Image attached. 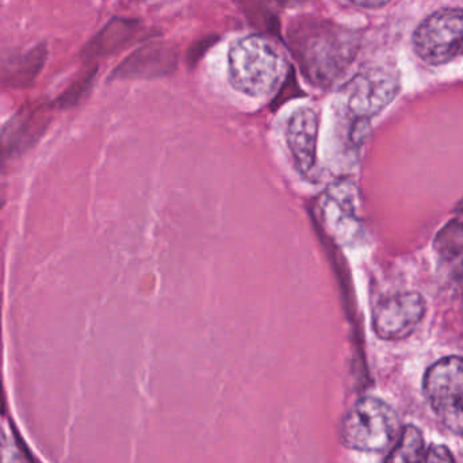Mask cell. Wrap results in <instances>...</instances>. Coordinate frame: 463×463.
Masks as SVG:
<instances>
[{
    "mask_svg": "<svg viewBox=\"0 0 463 463\" xmlns=\"http://www.w3.org/2000/svg\"><path fill=\"white\" fill-rule=\"evenodd\" d=\"M288 40L305 78L320 89H328L347 71L358 46L353 32L318 19L294 22Z\"/></svg>",
    "mask_w": 463,
    "mask_h": 463,
    "instance_id": "obj_1",
    "label": "cell"
},
{
    "mask_svg": "<svg viewBox=\"0 0 463 463\" xmlns=\"http://www.w3.org/2000/svg\"><path fill=\"white\" fill-rule=\"evenodd\" d=\"M286 73V60L277 43L264 35L240 38L228 53L232 87L248 97L272 94Z\"/></svg>",
    "mask_w": 463,
    "mask_h": 463,
    "instance_id": "obj_2",
    "label": "cell"
},
{
    "mask_svg": "<svg viewBox=\"0 0 463 463\" xmlns=\"http://www.w3.org/2000/svg\"><path fill=\"white\" fill-rule=\"evenodd\" d=\"M399 91V75L391 68H367L345 84L339 94L340 113L351 117V140L358 143L364 125L392 103Z\"/></svg>",
    "mask_w": 463,
    "mask_h": 463,
    "instance_id": "obj_3",
    "label": "cell"
},
{
    "mask_svg": "<svg viewBox=\"0 0 463 463\" xmlns=\"http://www.w3.org/2000/svg\"><path fill=\"white\" fill-rule=\"evenodd\" d=\"M396 412L383 400L364 397L345 416L340 438L345 448L364 453L386 450L400 434Z\"/></svg>",
    "mask_w": 463,
    "mask_h": 463,
    "instance_id": "obj_4",
    "label": "cell"
},
{
    "mask_svg": "<svg viewBox=\"0 0 463 463\" xmlns=\"http://www.w3.org/2000/svg\"><path fill=\"white\" fill-rule=\"evenodd\" d=\"M413 49L427 64L442 65L463 56V8H443L413 34Z\"/></svg>",
    "mask_w": 463,
    "mask_h": 463,
    "instance_id": "obj_5",
    "label": "cell"
},
{
    "mask_svg": "<svg viewBox=\"0 0 463 463\" xmlns=\"http://www.w3.org/2000/svg\"><path fill=\"white\" fill-rule=\"evenodd\" d=\"M426 312V299L419 293L386 297L373 310V329L383 340L405 339L418 328Z\"/></svg>",
    "mask_w": 463,
    "mask_h": 463,
    "instance_id": "obj_6",
    "label": "cell"
},
{
    "mask_svg": "<svg viewBox=\"0 0 463 463\" xmlns=\"http://www.w3.org/2000/svg\"><path fill=\"white\" fill-rule=\"evenodd\" d=\"M318 129L317 113L309 106L294 109L286 118V146L297 173L304 179H312L317 167Z\"/></svg>",
    "mask_w": 463,
    "mask_h": 463,
    "instance_id": "obj_7",
    "label": "cell"
},
{
    "mask_svg": "<svg viewBox=\"0 0 463 463\" xmlns=\"http://www.w3.org/2000/svg\"><path fill=\"white\" fill-rule=\"evenodd\" d=\"M424 393L435 412L463 402V358L448 356L430 367L424 377Z\"/></svg>",
    "mask_w": 463,
    "mask_h": 463,
    "instance_id": "obj_8",
    "label": "cell"
},
{
    "mask_svg": "<svg viewBox=\"0 0 463 463\" xmlns=\"http://www.w3.org/2000/svg\"><path fill=\"white\" fill-rule=\"evenodd\" d=\"M176 53L170 45L154 43L138 49L127 61L122 62L118 73L122 78H159L173 72Z\"/></svg>",
    "mask_w": 463,
    "mask_h": 463,
    "instance_id": "obj_9",
    "label": "cell"
},
{
    "mask_svg": "<svg viewBox=\"0 0 463 463\" xmlns=\"http://www.w3.org/2000/svg\"><path fill=\"white\" fill-rule=\"evenodd\" d=\"M43 133V121L34 113L19 114L0 135V157L14 159L26 151Z\"/></svg>",
    "mask_w": 463,
    "mask_h": 463,
    "instance_id": "obj_10",
    "label": "cell"
},
{
    "mask_svg": "<svg viewBox=\"0 0 463 463\" xmlns=\"http://www.w3.org/2000/svg\"><path fill=\"white\" fill-rule=\"evenodd\" d=\"M426 457L424 438L415 426H405L399 440L383 463H423Z\"/></svg>",
    "mask_w": 463,
    "mask_h": 463,
    "instance_id": "obj_11",
    "label": "cell"
},
{
    "mask_svg": "<svg viewBox=\"0 0 463 463\" xmlns=\"http://www.w3.org/2000/svg\"><path fill=\"white\" fill-rule=\"evenodd\" d=\"M440 420L445 424L446 429L450 430L453 434L463 438V402L449 410L443 411L439 415Z\"/></svg>",
    "mask_w": 463,
    "mask_h": 463,
    "instance_id": "obj_12",
    "label": "cell"
},
{
    "mask_svg": "<svg viewBox=\"0 0 463 463\" xmlns=\"http://www.w3.org/2000/svg\"><path fill=\"white\" fill-rule=\"evenodd\" d=\"M423 463H456L453 454L445 446H432L424 457Z\"/></svg>",
    "mask_w": 463,
    "mask_h": 463,
    "instance_id": "obj_13",
    "label": "cell"
},
{
    "mask_svg": "<svg viewBox=\"0 0 463 463\" xmlns=\"http://www.w3.org/2000/svg\"><path fill=\"white\" fill-rule=\"evenodd\" d=\"M347 2L362 8H380L383 5H388L391 0H347Z\"/></svg>",
    "mask_w": 463,
    "mask_h": 463,
    "instance_id": "obj_14",
    "label": "cell"
},
{
    "mask_svg": "<svg viewBox=\"0 0 463 463\" xmlns=\"http://www.w3.org/2000/svg\"><path fill=\"white\" fill-rule=\"evenodd\" d=\"M0 463H2V456H0Z\"/></svg>",
    "mask_w": 463,
    "mask_h": 463,
    "instance_id": "obj_15",
    "label": "cell"
}]
</instances>
